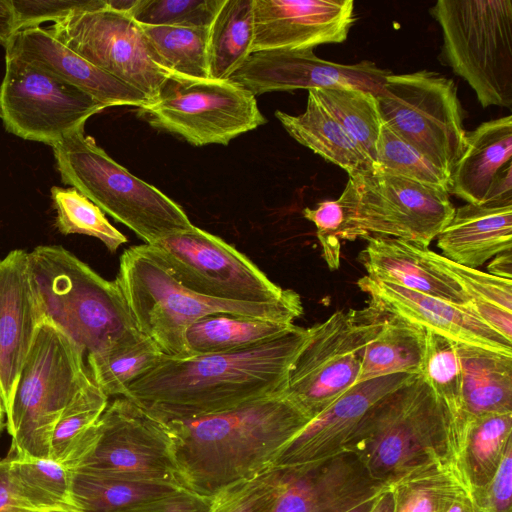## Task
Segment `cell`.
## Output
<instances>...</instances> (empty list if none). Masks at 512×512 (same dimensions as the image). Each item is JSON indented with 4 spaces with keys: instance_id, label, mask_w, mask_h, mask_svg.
<instances>
[{
    "instance_id": "cell-8",
    "label": "cell",
    "mask_w": 512,
    "mask_h": 512,
    "mask_svg": "<svg viewBox=\"0 0 512 512\" xmlns=\"http://www.w3.org/2000/svg\"><path fill=\"white\" fill-rule=\"evenodd\" d=\"M443 54L482 107L512 108V0H438Z\"/></svg>"
},
{
    "instance_id": "cell-23",
    "label": "cell",
    "mask_w": 512,
    "mask_h": 512,
    "mask_svg": "<svg viewBox=\"0 0 512 512\" xmlns=\"http://www.w3.org/2000/svg\"><path fill=\"white\" fill-rule=\"evenodd\" d=\"M43 320L31 280L28 253L12 250L0 261V382L5 414Z\"/></svg>"
},
{
    "instance_id": "cell-42",
    "label": "cell",
    "mask_w": 512,
    "mask_h": 512,
    "mask_svg": "<svg viewBox=\"0 0 512 512\" xmlns=\"http://www.w3.org/2000/svg\"><path fill=\"white\" fill-rule=\"evenodd\" d=\"M225 0H138L130 16L141 25L210 28Z\"/></svg>"
},
{
    "instance_id": "cell-2",
    "label": "cell",
    "mask_w": 512,
    "mask_h": 512,
    "mask_svg": "<svg viewBox=\"0 0 512 512\" xmlns=\"http://www.w3.org/2000/svg\"><path fill=\"white\" fill-rule=\"evenodd\" d=\"M311 419L283 391L166 424L187 489L216 498L270 466Z\"/></svg>"
},
{
    "instance_id": "cell-1",
    "label": "cell",
    "mask_w": 512,
    "mask_h": 512,
    "mask_svg": "<svg viewBox=\"0 0 512 512\" xmlns=\"http://www.w3.org/2000/svg\"><path fill=\"white\" fill-rule=\"evenodd\" d=\"M308 328L230 352L186 357L162 355L126 389L125 397L168 423L220 413L283 392L289 369L307 341Z\"/></svg>"
},
{
    "instance_id": "cell-43",
    "label": "cell",
    "mask_w": 512,
    "mask_h": 512,
    "mask_svg": "<svg viewBox=\"0 0 512 512\" xmlns=\"http://www.w3.org/2000/svg\"><path fill=\"white\" fill-rule=\"evenodd\" d=\"M429 256L453 275L469 296L471 305H493L512 312V280L457 264L431 249Z\"/></svg>"
},
{
    "instance_id": "cell-54",
    "label": "cell",
    "mask_w": 512,
    "mask_h": 512,
    "mask_svg": "<svg viewBox=\"0 0 512 512\" xmlns=\"http://www.w3.org/2000/svg\"><path fill=\"white\" fill-rule=\"evenodd\" d=\"M369 512H393V497L388 486L374 499Z\"/></svg>"
},
{
    "instance_id": "cell-3",
    "label": "cell",
    "mask_w": 512,
    "mask_h": 512,
    "mask_svg": "<svg viewBox=\"0 0 512 512\" xmlns=\"http://www.w3.org/2000/svg\"><path fill=\"white\" fill-rule=\"evenodd\" d=\"M28 263L44 320L68 336L86 360L144 336L117 282L62 246H37Z\"/></svg>"
},
{
    "instance_id": "cell-37",
    "label": "cell",
    "mask_w": 512,
    "mask_h": 512,
    "mask_svg": "<svg viewBox=\"0 0 512 512\" xmlns=\"http://www.w3.org/2000/svg\"><path fill=\"white\" fill-rule=\"evenodd\" d=\"M146 336L86 360L92 382L109 398L122 397L127 387L162 357Z\"/></svg>"
},
{
    "instance_id": "cell-34",
    "label": "cell",
    "mask_w": 512,
    "mask_h": 512,
    "mask_svg": "<svg viewBox=\"0 0 512 512\" xmlns=\"http://www.w3.org/2000/svg\"><path fill=\"white\" fill-rule=\"evenodd\" d=\"M388 488L393 497V512H446L464 489L447 461L415 469Z\"/></svg>"
},
{
    "instance_id": "cell-56",
    "label": "cell",
    "mask_w": 512,
    "mask_h": 512,
    "mask_svg": "<svg viewBox=\"0 0 512 512\" xmlns=\"http://www.w3.org/2000/svg\"><path fill=\"white\" fill-rule=\"evenodd\" d=\"M376 497L365 500L364 502L354 506L353 508L347 510L346 512H369L373 505V501Z\"/></svg>"
},
{
    "instance_id": "cell-15",
    "label": "cell",
    "mask_w": 512,
    "mask_h": 512,
    "mask_svg": "<svg viewBox=\"0 0 512 512\" xmlns=\"http://www.w3.org/2000/svg\"><path fill=\"white\" fill-rule=\"evenodd\" d=\"M67 48L152 102L172 73L159 60L141 25L105 0L46 28Z\"/></svg>"
},
{
    "instance_id": "cell-47",
    "label": "cell",
    "mask_w": 512,
    "mask_h": 512,
    "mask_svg": "<svg viewBox=\"0 0 512 512\" xmlns=\"http://www.w3.org/2000/svg\"><path fill=\"white\" fill-rule=\"evenodd\" d=\"M15 451L0 459V512H22L25 509L50 508L61 503L26 485L12 470Z\"/></svg>"
},
{
    "instance_id": "cell-13",
    "label": "cell",
    "mask_w": 512,
    "mask_h": 512,
    "mask_svg": "<svg viewBox=\"0 0 512 512\" xmlns=\"http://www.w3.org/2000/svg\"><path fill=\"white\" fill-rule=\"evenodd\" d=\"M137 111L153 128L194 146H226L267 122L255 96L239 84L176 74L167 77L156 98Z\"/></svg>"
},
{
    "instance_id": "cell-22",
    "label": "cell",
    "mask_w": 512,
    "mask_h": 512,
    "mask_svg": "<svg viewBox=\"0 0 512 512\" xmlns=\"http://www.w3.org/2000/svg\"><path fill=\"white\" fill-rule=\"evenodd\" d=\"M474 205H512V117L483 122L466 133L450 191Z\"/></svg>"
},
{
    "instance_id": "cell-21",
    "label": "cell",
    "mask_w": 512,
    "mask_h": 512,
    "mask_svg": "<svg viewBox=\"0 0 512 512\" xmlns=\"http://www.w3.org/2000/svg\"><path fill=\"white\" fill-rule=\"evenodd\" d=\"M413 376L393 374L356 384L284 445L272 466L303 464L344 451L371 407Z\"/></svg>"
},
{
    "instance_id": "cell-55",
    "label": "cell",
    "mask_w": 512,
    "mask_h": 512,
    "mask_svg": "<svg viewBox=\"0 0 512 512\" xmlns=\"http://www.w3.org/2000/svg\"><path fill=\"white\" fill-rule=\"evenodd\" d=\"M22 512H84L73 504H61L50 508L25 509Z\"/></svg>"
},
{
    "instance_id": "cell-40",
    "label": "cell",
    "mask_w": 512,
    "mask_h": 512,
    "mask_svg": "<svg viewBox=\"0 0 512 512\" xmlns=\"http://www.w3.org/2000/svg\"><path fill=\"white\" fill-rule=\"evenodd\" d=\"M374 169L420 182L448 193L450 191V176L384 124L376 143Z\"/></svg>"
},
{
    "instance_id": "cell-5",
    "label": "cell",
    "mask_w": 512,
    "mask_h": 512,
    "mask_svg": "<svg viewBox=\"0 0 512 512\" xmlns=\"http://www.w3.org/2000/svg\"><path fill=\"white\" fill-rule=\"evenodd\" d=\"M452 417L417 374L374 404L344 447L385 486L409 472L447 461Z\"/></svg>"
},
{
    "instance_id": "cell-24",
    "label": "cell",
    "mask_w": 512,
    "mask_h": 512,
    "mask_svg": "<svg viewBox=\"0 0 512 512\" xmlns=\"http://www.w3.org/2000/svg\"><path fill=\"white\" fill-rule=\"evenodd\" d=\"M5 50L7 56L16 57L55 75L87 93L105 108H140L149 104L141 92L100 70L40 26L17 31Z\"/></svg>"
},
{
    "instance_id": "cell-29",
    "label": "cell",
    "mask_w": 512,
    "mask_h": 512,
    "mask_svg": "<svg viewBox=\"0 0 512 512\" xmlns=\"http://www.w3.org/2000/svg\"><path fill=\"white\" fill-rule=\"evenodd\" d=\"M463 418L512 412V355L456 342Z\"/></svg>"
},
{
    "instance_id": "cell-25",
    "label": "cell",
    "mask_w": 512,
    "mask_h": 512,
    "mask_svg": "<svg viewBox=\"0 0 512 512\" xmlns=\"http://www.w3.org/2000/svg\"><path fill=\"white\" fill-rule=\"evenodd\" d=\"M359 254L367 277L467 306L471 300L453 275L429 256V247L392 237H368Z\"/></svg>"
},
{
    "instance_id": "cell-36",
    "label": "cell",
    "mask_w": 512,
    "mask_h": 512,
    "mask_svg": "<svg viewBox=\"0 0 512 512\" xmlns=\"http://www.w3.org/2000/svg\"><path fill=\"white\" fill-rule=\"evenodd\" d=\"M313 91L374 164L383 125L376 95L358 87L340 85Z\"/></svg>"
},
{
    "instance_id": "cell-12",
    "label": "cell",
    "mask_w": 512,
    "mask_h": 512,
    "mask_svg": "<svg viewBox=\"0 0 512 512\" xmlns=\"http://www.w3.org/2000/svg\"><path fill=\"white\" fill-rule=\"evenodd\" d=\"M341 195L350 214L348 241L392 237L428 247L455 211L448 192L376 169L349 175Z\"/></svg>"
},
{
    "instance_id": "cell-20",
    "label": "cell",
    "mask_w": 512,
    "mask_h": 512,
    "mask_svg": "<svg viewBox=\"0 0 512 512\" xmlns=\"http://www.w3.org/2000/svg\"><path fill=\"white\" fill-rule=\"evenodd\" d=\"M357 285L369 295V303L385 313L457 343L512 355V341L486 324L469 305L452 304L367 276L360 278Z\"/></svg>"
},
{
    "instance_id": "cell-58",
    "label": "cell",
    "mask_w": 512,
    "mask_h": 512,
    "mask_svg": "<svg viewBox=\"0 0 512 512\" xmlns=\"http://www.w3.org/2000/svg\"><path fill=\"white\" fill-rule=\"evenodd\" d=\"M6 427V422L4 421V415H0V434Z\"/></svg>"
},
{
    "instance_id": "cell-30",
    "label": "cell",
    "mask_w": 512,
    "mask_h": 512,
    "mask_svg": "<svg viewBox=\"0 0 512 512\" xmlns=\"http://www.w3.org/2000/svg\"><path fill=\"white\" fill-rule=\"evenodd\" d=\"M294 325L238 314L207 315L185 332L187 356L245 349L277 337Z\"/></svg>"
},
{
    "instance_id": "cell-50",
    "label": "cell",
    "mask_w": 512,
    "mask_h": 512,
    "mask_svg": "<svg viewBox=\"0 0 512 512\" xmlns=\"http://www.w3.org/2000/svg\"><path fill=\"white\" fill-rule=\"evenodd\" d=\"M215 498L199 495L189 489L145 501L119 512H212Z\"/></svg>"
},
{
    "instance_id": "cell-11",
    "label": "cell",
    "mask_w": 512,
    "mask_h": 512,
    "mask_svg": "<svg viewBox=\"0 0 512 512\" xmlns=\"http://www.w3.org/2000/svg\"><path fill=\"white\" fill-rule=\"evenodd\" d=\"M375 95L383 124L451 178L467 133L452 79L428 70L390 73Z\"/></svg>"
},
{
    "instance_id": "cell-6",
    "label": "cell",
    "mask_w": 512,
    "mask_h": 512,
    "mask_svg": "<svg viewBox=\"0 0 512 512\" xmlns=\"http://www.w3.org/2000/svg\"><path fill=\"white\" fill-rule=\"evenodd\" d=\"M61 180L145 244L192 228L182 207L113 160L84 130L52 146Z\"/></svg>"
},
{
    "instance_id": "cell-9",
    "label": "cell",
    "mask_w": 512,
    "mask_h": 512,
    "mask_svg": "<svg viewBox=\"0 0 512 512\" xmlns=\"http://www.w3.org/2000/svg\"><path fill=\"white\" fill-rule=\"evenodd\" d=\"M61 465L67 470L166 482L186 488L166 424L125 397L108 402Z\"/></svg>"
},
{
    "instance_id": "cell-26",
    "label": "cell",
    "mask_w": 512,
    "mask_h": 512,
    "mask_svg": "<svg viewBox=\"0 0 512 512\" xmlns=\"http://www.w3.org/2000/svg\"><path fill=\"white\" fill-rule=\"evenodd\" d=\"M437 247L445 258L478 268L496 255L512 248V205L466 203L440 232Z\"/></svg>"
},
{
    "instance_id": "cell-18",
    "label": "cell",
    "mask_w": 512,
    "mask_h": 512,
    "mask_svg": "<svg viewBox=\"0 0 512 512\" xmlns=\"http://www.w3.org/2000/svg\"><path fill=\"white\" fill-rule=\"evenodd\" d=\"M280 467L281 486L267 512H346L387 487L374 481L348 451Z\"/></svg>"
},
{
    "instance_id": "cell-39",
    "label": "cell",
    "mask_w": 512,
    "mask_h": 512,
    "mask_svg": "<svg viewBox=\"0 0 512 512\" xmlns=\"http://www.w3.org/2000/svg\"><path fill=\"white\" fill-rule=\"evenodd\" d=\"M51 197L56 209V226L64 234H83L99 239L114 253L127 242L104 212L75 188L52 187Z\"/></svg>"
},
{
    "instance_id": "cell-51",
    "label": "cell",
    "mask_w": 512,
    "mask_h": 512,
    "mask_svg": "<svg viewBox=\"0 0 512 512\" xmlns=\"http://www.w3.org/2000/svg\"><path fill=\"white\" fill-rule=\"evenodd\" d=\"M17 32L12 0H0V44L4 47Z\"/></svg>"
},
{
    "instance_id": "cell-19",
    "label": "cell",
    "mask_w": 512,
    "mask_h": 512,
    "mask_svg": "<svg viewBox=\"0 0 512 512\" xmlns=\"http://www.w3.org/2000/svg\"><path fill=\"white\" fill-rule=\"evenodd\" d=\"M252 53L342 43L355 22L353 0H254Z\"/></svg>"
},
{
    "instance_id": "cell-38",
    "label": "cell",
    "mask_w": 512,
    "mask_h": 512,
    "mask_svg": "<svg viewBox=\"0 0 512 512\" xmlns=\"http://www.w3.org/2000/svg\"><path fill=\"white\" fill-rule=\"evenodd\" d=\"M420 375L443 402L453 424L461 423L462 371L456 342L426 330V344Z\"/></svg>"
},
{
    "instance_id": "cell-28",
    "label": "cell",
    "mask_w": 512,
    "mask_h": 512,
    "mask_svg": "<svg viewBox=\"0 0 512 512\" xmlns=\"http://www.w3.org/2000/svg\"><path fill=\"white\" fill-rule=\"evenodd\" d=\"M275 116L294 140L344 169L348 176L374 169L371 158L322 104L313 90L308 91L307 105L303 113L290 115L276 110Z\"/></svg>"
},
{
    "instance_id": "cell-10",
    "label": "cell",
    "mask_w": 512,
    "mask_h": 512,
    "mask_svg": "<svg viewBox=\"0 0 512 512\" xmlns=\"http://www.w3.org/2000/svg\"><path fill=\"white\" fill-rule=\"evenodd\" d=\"M385 318V312L369 303L361 310L340 309L308 328L284 392L311 420L357 384L365 347Z\"/></svg>"
},
{
    "instance_id": "cell-48",
    "label": "cell",
    "mask_w": 512,
    "mask_h": 512,
    "mask_svg": "<svg viewBox=\"0 0 512 512\" xmlns=\"http://www.w3.org/2000/svg\"><path fill=\"white\" fill-rule=\"evenodd\" d=\"M100 0H12L17 31L39 27L45 21L53 23L70 13L96 6Z\"/></svg>"
},
{
    "instance_id": "cell-7",
    "label": "cell",
    "mask_w": 512,
    "mask_h": 512,
    "mask_svg": "<svg viewBox=\"0 0 512 512\" xmlns=\"http://www.w3.org/2000/svg\"><path fill=\"white\" fill-rule=\"evenodd\" d=\"M84 353L47 320L37 329L6 412L11 449L20 458L50 459L64 409L92 384Z\"/></svg>"
},
{
    "instance_id": "cell-49",
    "label": "cell",
    "mask_w": 512,
    "mask_h": 512,
    "mask_svg": "<svg viewBox=\"0 0 512 512\" xmlns=\"http://www.w3.org/2000/svg\"><path fill=\"white\" fill-rule=\"evenodd\" d=\"M476 512H512V443L491 481L472 494Z\"/></svg>"
},
{
    "instance_id": "cell-17",
    "label": "cell",
    "mask_w": 512,
    "mask_h": 512,
    "mask_svg": "<svg viewBox=\"0 0 512 512\" xmlns=\"http://www.w3.org/2000/svg\"><path fill=\"white\" fill-rule=\"evenodd\" d=\"M314 49L269 50L250 54L228 79L254 96L274 91L352 86L376 94L391 73L374 62L341 64L319 58Z\"/></svg>"
},
{
    "instance_id": "cell-14",
    "label": "cell",
    "mask_w": 512,
    "mask_h": 512,
    "mask_svg": "<svg viewBox=\"0 0 512 512\" xmlns=\"http://www.w3.org/2000/svg\"><path fill=\"white\" fill-rule=\"evenodd\" d=\"M150 247L182 286L204 297L240 303H273L298 294L281 288L245 254L196 226Z\"/></svg>"
},
{
    "instance_id": "cell-31",
    "label": "cell",
    "mask_w": 512,
    "mask_h": 512,
    "mask_svg": "<svg viewBox=\"0 0 512 512\" xmlns=\"http://www.w3.org/2000/svg\"><path fill=\"white\" fill-rule=\"evenodd\" d=\"M425 344V329L386 313L382 329L365 347L357 384L393 374H420Z\"/></svg>"
},
{
    "instance_id": "cell-35",
    "label": "cell",
    "mask_w": 512,
    "mask_h": 512,
    "mask_svg": "<svg viewBox=\"0 0 512 512\" xmlns=\"http://www.w3.org/2000/svg\"><path fill=\"white\" fill-rule=\"evenodd\" d=\"M141 28L162 65L172 74L209 78V28L152 25H141Z\"/></svg>"
},
{
    "instance_id": "cell-52",
    "label": "cell",
    "mask_w": 512,
    "mask_h": 512,
    "mask_svg": "<svg viewBox=\"0 0 512 512\" xmlns=\"http://www.w3.org/2000/svg\"><path fill=\"white\" fill-rule=\"evenodd\" d=\"M487 269L491 275L512 280V252H503L493 257Z\"/></svg>"
},
{
    "instance_id": "cell-4",
    "label": "cell",
    "mask_w": 512,
    "mask_h": 512,
    "mask_svg": "<svg viewBox=\"0 0 512 512\" xmlns=\"http://www.w3.org/2000/svg\"><path fill=\"white\" fill-rule=\"evenodd\" d=\"M140 332L168 357H186L185 332L195 321L229 313L285 323L303 314L299 294L273 303H240L204 297L182 286L150 245H136L120 256L115 279Z\"/></svg>"
},
{
    "instance_id": "cell-41",
    "label": "cell",
    "mask_w": 512,
    "mask_h": 512,
    "mask_svg": "<svg viewBox=\"0 0 512 512\" xmlns=\"http://www.w3.org/2000/svg\"><path fill=\"white\" fill-rule=\"evenodd\" d=\"M109 398L94 384L83 389L64 409L50 442V459L61 464L81 436L98 420Z\"/></svg>"
},
{
    "instance_id": "cell-45",
    "label": "cell",
    "mask_w": 512,
    "mask_h": 512,
    "mask_svg": "<svg viewBox=\"0 0 512 512\" xmlns=\"http://www.w3.org/2000/svg\"><path fill=\"white\" fill-rule=\"evenodd\" d=\"M303 216L317 228V237L323 257L331 270L340 265L341 241L348 240L350 214L342 195L336 200H326L315 208H305Z\"/></svg>"
},
{
    "instance_id": "cell-33",
    "label": "cell",
    "mask_w": 512,
    "mask_h": 512,
    "mask_svg": "<svg viewBox=\"0 0 512 512\" xmlns=\"http://www.w3.org/2000/svg\"><path fill=\"white\" fill-rule=\"evenodd\" d=\"M254 0H225L209 28V78L226 80L252 53Z\"/></svg>"
},
{
    "instance_id": "cell-57",
    "label": "cell",
    "mask_w": 512,
    "mask_h": 512,
    "mask_svg": "<svg viewBox=\"0 0 512 512\" xmlns=\"http://www.w3.org/2000/svg\"><path fill=\"white\" fill-rule=\"evenodd\" d=\"M0 415H5V404H4V397H3L1 382H0Z\"/></svg>"
},
{
    "instance_id": "cell-16",
    "label": "cell",
    "mask_w": 512,
    "mask_h": 512,
    "mask_svg": "<svg viewBox=\"0 0 512 512\" xmlns=\"http://www.w3.org/2000/svg\"><path fill=\"white\" fill-rule=\"evenodd\" d=\"M105 107L55 75L5 55L0 84V118L5 129L51 147L80 130Z\"/></svg>"
},
{
    "instance_id": "cell-32",
    "label": "cell",
    "mask_w": 512,
    "mask_h": 512,
    "mask_svg": "<svg viewBox=\"0 0 512 512\" xmlns=\"http://www.w3.org/2000/svg\"><path fill=\"white\" fill-rule=\"evenodd\" d=\"M68 471L71 503L84 512H119L183 488L166 482L129 479L88 471Z\"/></svg>"
},
{
    "instance_id": "cell-53",
    "label": "cell",
    "mask_w": 512,
    "mask_h": 512,
    "mask_svg": "<svg viewBox=\"0 0 512 512\" xmlns=\"http://www.w3.org/2000/svg\"><path fill=\"white\" fill-rule=\"evenodd\" d=\"M446 512H476L472 495L462 489L452 501Z\"/></svg>"
},
{
    "instance_id": "cell-44",
    "label": "cell",
    "mask_w": 512,
    "mask_h": 512,
    "mask_svg": "<svg viewBox=\"0 0 512 512\" xmlns=\"http://www.w3.org/2000/svg\"><path fill=\"white\" fill-rule=\"evenodd\" d=\"M282 476V467L270 466L217 496L212 512H267L279 492Z\"/></svg>"
},
{
    "instance_id": "cell-46",
    "label": "cell",
    "mask_w": 512,
    "mask_h": 512,
    "mask_svg": "<svg viewBox=\"0 0 512 512\" xmlns=\"http://www.w3.org/2000/svg\"><path fill=\"white\" fill-rule=\"evenodd\" d=\"M12 470L26 485L61 504H72L70 473L61 464L51 459L20 458L15 453Z\"/></svg>"
},
{
    "instance_id": "cell-27",
    "label": "cell",
    "mask_w": 512,
    "mask_h": 512,
    "mask_svg": "<svg viewBox=\"0 0 512 512\" xmlns=\"http://www.w3.org/2000/svg\"><path fill=\"white\" fill-rule=\"evenodd\" d=\"M512 443V412L466 418L448 457L461 486L471 495L495 475Z\"/></svg>"
}]
</instances>
